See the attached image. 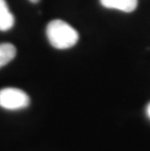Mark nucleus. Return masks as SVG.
<instances>
[{
  "mask_svg": "<svg viewBox=\"0 0 150 151\" xmlns=\"http://www.w3.org/2000/svg\"><path fill=\"white\" fill-rule=\"evenodd\" d=\"M46 34L50 44L60 50L73 47L79 39L77 31L67 22L62 20L50 22L47 25Z\"/></svg>",
  "mask_w": 150,
  "mask_h": 151,
  "instance_id": "obj_1",
  "label": "nucleus"
},
{
  "mask_svg": "<svg viewBox=\"0 0 150 151\" xmlns=\"http://www.w3.org/2000/svg\"><path fill=\"white\" fill-rule=\"evenodd\" d=\"M30 104L28 95L18 88H4L0 90V107L7 110H20L27 108Z\"/></svg>",
  "mask_w": 150,
  "mask_h": 151,
  "instance_id": "obj_2",
  "label": "nucleus"
},
{
  "mask_svg": "<svg viewBox=\"0 0 150 151\" xmlns=\"http://www.w3.org/2000/svg\"><path fill=\"white\" fill-rule=\"evenodd\" d=\"M101 5L108 9H116L126 13L136 10L138 0H100Z\"/></svg>",
  "mask_w": 150,
  "mask_h": 151,
  "instance_id": "obj_3",
  "label": "nucleus"
},
{
  "mask_svg": "<svg viewBox=\"0 0 150 151\" xmlns=\"http://www.w3.org/2000/svg\"><path fill=\"white\" fill-rule=\"evenodd\" d=\"M15 24V18L9 10L5 0H0V30L7 31Z\"/></svg>",
  "mask_w": 150,
  "mask_h": 151,
  "instance_id": "obj_4",
  "label": "nucleus"
},
{
  "mask_svg": "<svg viewBox=\"0 0 150 151\" xmlns=\"http://www.w3.org/2000/svg\"><path fill=\"white\" fill-rule=\"evenodd\" d=\"M16 54H17V50L13 44H0V68L10 63L16 57Z\"/></svg>",
  "mask_w": 150,
  "mask_h": 151,
  "instance_id": "obj_5",
  "label": "nucleus"
},
{
  "mask_svg": "<svg viewBox=\"0 0 150 151\" xmlns=\"http://www.w3.org/2000/svg\"><path fill=\"white\" fill-rule=\"evenodd\" d=\"M146 113H147V116L150 118V104L147 105V108H146Z\"/></svg>",
  "mask_w": 150,
  "mask_h": 151,
  "instance_id": "obj_6",
  "label": "nucleus"
},
{
  "mask_svg": "<svg viewBox=\"0 0 150 151\" xmlns=\"http://www.w3.org/2000/svg\"><path fill=\"white\" fill-rule=\"evenodd\" d=\"M30 2H32V3H38L40 1V0H29Z\"/></svg>",
  "mask_w": 150,
  "mask_h": 151,
  "instance_id": "obj_7",
  "label": "nucleus"
}]
</instances>
